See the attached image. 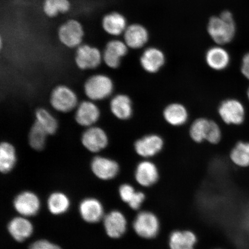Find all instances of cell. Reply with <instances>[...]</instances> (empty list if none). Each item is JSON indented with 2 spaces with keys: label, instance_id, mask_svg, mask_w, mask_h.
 <instances>
[{
  "label": "cell",
  "instance_id": "6da1fadb",
  "mask_svg": "<svg viewBox=\"0 0 249 249\" xmlns=\"http://www.w3.org/2000/svg\"><path fill=\"white\" fill-rule=\"evenodd\" d=\"M208 32L213 41L219 45H226L231 41L235 35L236 26L231 12L225 11L219 17L210 18Z\"/></svg>",
  "mask_w": 249,
  "mask_h": 249
},
{
  "label": "cell",
  "instance_id": "7a4b0ae2",
  "mask_svg": "<svg viewBox=\"0 0 249 249\" xmlns=\"http://www.w3.org/2000/svg\"><path fill=\"white\" fill-rule=\"evenodd\" d=\"M114 84L110 77L104 74H96L89 77L85 85V92L92 101H101L113 93Z\"/></svg>",
  "mask_w": 249,
  "mask_h": 249
},
{
  "label": "cell",
  "instance_id": "3957f363",
  "mask_svg": "<svg viewBox=\"0 0 249 249\" xmlns=\"http://www.w3.org/2000/svg\"><path fill=\"white\" fill-rule=\"evenodd\" d=\"M217 113L223 122L229 125H240L245 120L244 106L234 98L226 99L221 102L217 108Z\"/></svg>",
  "mask_w": 249,
  "mask_h": 249
},
{
  "label": "cell",
  "instance_id": "277c9868",
  "mask_svg": "<svg viewBox=\"0 0 249 249\" xmlns=\"http://www.w3.org/2000/svg\"><path fill=\"white\" fill-rule=\"evenodd\" d=\"M164 147V141L157 133H149L141 137L134 143V150L142 160H150L160 154Z\"/></svg>",
  "mask_w": 249,
  "mask_h": 249
},
{
  "label": "cell",
  "instance_id": "5b68a950",
  "mask_svg": "<svg viewBox=\"0 0 249 249\" xmlns=\"http://www.w3.org/2000/svg\"><path fill=\"white\" fill-rule=\"evenodd\" d=\"M85 36L83 27L79 21L71 19L59 28L58 39L62 45L68 48H78L82 45Z\"/></svg>",
  "mask_w": 249,
  "mask_h": 249
},
{
  "label": "cell",
  "instance_id": "8992f818",
  "mask_svg": "<svg viewBox=\"0 0 249 249\" xmlns=\"http://www.w3.org/2000/svg\"><path fill=\"white\" fill-rule=\"evenodd\" d=\"M133 229L140 237L154 238L160 231V221L157 216L151 212H141L134 221Z\"/></svg>",
  "mask_w": 249,
  "mask_h": 249
},
{
  "label": "cell",
  "instance_id": "52a82bcc",
  "mask_svg": "<svg viewBox=\"0 0 249 249\" xmlns=\"http://www.w3.org/2000/svg\"><path fill=\"white\" fill-rule=\"evenodd\" d=\"M77 103L75 92L69 87L58 86L52 91L51 104L55 110L68 113L77 107Z\"/></svg>",
  "mask_w": 249,
  "mask_h": 249
},
{
  "label": "cell",
  "instance_id": "ba28073f",
  "mask_svg": "<svg viewBox=\"0 0 249 249\" xmlns=\"http://www.w3.org/2000/svg\"><path fill=\"white\" fill-rule=\"evenodd\" d=\"M103 57L98 48L89 45H82L76 50L75 62L80 70H93L100 65Z\"/></svg>",
  "mask_w": 249,
  "mask_h": 249
},
{
  "label": "cell",
  "instance_id": "9c48e42d",
  "mask_svg": "<svg viewBox=\"0 0 249 249\" xmlns=\"http://www.w3.org/2000/svg\"><path fill=\"white\" fill-rule=\"evenodd\" d=\"M135 178L140 186L148 188L158 182L160 178V171L153 161L150 160H142L137 164Z\"/></svg>",
  "mask_w": 249,
  "mask_h": 249
},
{
  "label": "cell",
  "instance_id": "30bf717a",
  "mask_svg": "<svg viewBox=\"0 0 249 249\" xmlns=\"http://www.w3.org/2000/svg\"><path fill=\"white\" fill-rule=\"evenodd\" d=\"M82 142L87 150L96 153L107 147L108 139L107 133L101 127L91 126L83 133Z\"/></svg>",
  "mask_w": 249,
  "mask_h": 249
},
{
  "label": "cell",
  "instance_id": "8fae6325",
  "mask_svg": "<svg viewBox=\"0 0 249 249\" xmlns=\"http://www.w3.org/2000/svg\"><path fill=\"white\" fill-rule=\"evenodd\" d=\"M163 120L173 127L184 125L189 118V113L185 106L180 102H171L164 107L162 112Z\"/></svg>",
  "mask_w": 249,
  "mask_h": 249
},
{
  "label": "cell",
  "instance_id": "7c38bea8",
  "mask_svg": "<svg viewBox=\"0 0 249 249\" xmlns=\"http://www.w3.org/2000/svg\"><path fill=\"white\" fill-rule=\"evenodd\" d=\"M128 47L124 42L120 40H112L105 47L102 54L103 61L112 69L120 67L121 60L127 53Z\"/></svg>",
  "mask_w": 249,
  "mask_h": 249
},
{
  "label": "cell",
  "instance_id": "4fadbf2b",
  "mask_svg": "<svg viewBox=\"0 0 249 249\" xmlns=\"http://www.w3.org/2000/svg\"><path fill=\"white\" fill-rule=\"evenodd\" d=\"M14 205L15 209L24 217L36 215L40 209L39 199L35 194L31 192H24L15 198Z\"/></svg>",
  "mask_w": 249,
  "mask_h": 249
},
{
  "label": "cell",
  "instance_id": "5bb4252c",
  "mask_svg": "<svg viewBox=\"0 0 249 249\" xmlns=\"http://www.w3.org/2000/svg\"><path fill=\"white\" fill-rule=\"evenodd\" d=\"M91 169L98 178L110 180L116 177L120 171L119 164L111 159L103 157H96L93 159Z\"/></svg>",
  "mask_w": 249,
  "mask_h": 249
},
{
  "label": "cell",
  "instance_id": "9a60e30c",
  "mask_svg": "<svg viewBox=\"0 0 249 249\" xmlns=\"http://www.w3.org/2000/svg\"><path fill=\"white\" fill-rule=\"evenodd\" d=\"M165 56L160 50L156 48L145 49L140 57V65L146 72L157 73L165 64Z\"/></svg>",
  "mask_w": 249,
  "mask_h": 249
},
{
  "label": "cell",
  "instance_id": "2e32d148",
  "mask_svg": "<svg viewBox=\"0 0 249 249\" xmlns=\"http://www.w3.org/2000/svg\"><path fill=\"white\" fill-rule=\"evenodd\" d=\"M104 227L109 237L119 238L126 231L127 221L125 216L121 212H110L104 218Z\"/></svg>",
  "mask_w": 249,
  "mask_h": 249
},
{
  "label": "cell",
  "instance_id": "e0dca14e",
  "mask_svg": "<svg viewBox=\"0 0 249 249\" xmlns=\"http://www.w3.org/2000/svg\"><path fill=\"white\" fill-rule=\"evenodd\" d=\"M100 110L91 101H84L78 105L75 119L81 126L91 127L100 117Z\"/></svg>",
  "mask_w": 249,
  "mask_h": 249
},
{
  "label": "cell",
  "instance_id": "ac0fdd59",
  "mask_svg": "<svg viewBox=\"0 0 249 249\" xmlns=\"http://www.w3.org/2000/svg\"><path fill=\"white\" fill-rule=\"evenodd\" d=\"M148 38V31L139 24L127 26L124 33V42L128 48L132 49L142 48L147 43Z\"/></svg>",
  "mask_w": 249,
  "mask_h": 249
},
{
  "label": "cell",
  "instance_id": "d6986e66",
  "mask_svg": "<svg viewBox=\"0 0 249 249\" xmlns=\"http://www.w3.org/2000/svg\"><path fill=\"white\" fill-rule=\"evenodd\" d=\"M81 216L86 222L94 223L99 222L104 217V208L100 201L95 198H86L79 206Z\"/></svg>",
  "mask_w": 249,
  "mask_h": 249
},
{
  "label": "cell",
  "instance_id": "ffe728a7",
  "mask_svg": "<svg viewBox=\"0 0 249 249\" xmlns=\"http://www.w3.org/2000/svg\"><path fill=\"white\" fill-rule=\"evenodd\" d=\"M110 110L118 120L124 121L130 119L133 113L131 99L124 94L115 96L110 102Z\"/></svg>",
  "mask_w": 249,
  "mask_h": 249
},
{
  "label": "cell",
  "instance_id": "44dd1931",
  "mask_svg": "<svg viewBox=\"0 0 249 249\" xmlns=\"http://www.w3.org/2000/svg\"><path fill=\"white\" fill-rule=\"evenodd\" d=\"M205 61L211 69L222 71L229 67L230 57L226 49L216 46L208 50L205 55Z\"/></svg>",
  "mask_w": 249,
  "mask_h": 249
},
{
  "label": "cell",
  "instance_id": "7402d4cb",
  "mask_svg": "<svg viewBox=\"0 0 249 249\" xmlns=\"http://www.w3.org/2000/svg\"><path fill=\"white\" fill-rule=\"evenodd\" d=\"M102 26L106 33L114 36L124 34L127 27L125 18L116 12L106 15L102 18Z\"/></svg>",
  "mask_w": 249,
  "mask_h": 249
},
{
  "label": "cell",
  "instance_id": "603a6c76",
  "mask_svg": "<svg viewBox=\"0 0 249 249\" xmlns=\"http://www.w3.org/2000/svg\"><path fill=\"white\" fill-rule=\"evenodd\" d=\"M9 233L15 240L23 242L32 235L33 226L26 217H17L10 221L8 226Z\"/></svg>",
  "mask_w": 249,
  "mask_h": 249
},
{
  "label": "cell",
  "instance_id": "cb8c5ba5",
  "mask_svg": "<svg viewBox=\"0 0 249 249\" xmlns=\"http://www.w3.org/2000/svg\"><path fill=\"white\" fill-rule=\"evenodd\" d=\"M211 121L205 117H199L193 121L189 129V135L193 142L197 144L207 142Z\"/></svg>",
  "mask_w": 249,
  "mask_h": 249
},
{
  "label": "cell",
  "instance_id": "d4e9b609",
  "mask_svg": "<svg viewBox=\"0 0 249 249\" xmlns=\"http://www.w3.org/2000/svg\"><path fill=\"white\" fill-rule=\"evenodd\" d=\"M197 236L191 231H176L169 239L170 249H194Z\"/></svg>",
  "mask_w": 249,
  "mask_h": 249
},
{
  "label": "cell",
  "instance_id": "484cf974",
  "mask_svg": "<svg viewBox=\"0 0 249 249\" xmlns=\"http://www.w3.org/2000/svg\"><path fill=\"white\" fill-rule=\"evenodd\" d=\"M17 162V155L14 146L8 142H2L0 146V170L8 173L14 169Z\"/></svg>",
  "mask_w": 249,
  "mask_h": 249
},
{
  "label": "cell",
  "instance_id": "4316f807",
  "mask_svg": "<svg viewBox=\"0 0 249 249\" xmlns=\"http://www.w3.org/2000/svg\"><path fill=\"white\" fill-rule=\"evenodd\" d=\"M230 159L236 166H249V142H236L230 153Z\"/></svg>",
  "mask_w": 249,
  "mask_h": 249
},
{
  "label": "cell",
  "instance_id": "83f0119b",
  "mask_svg": "<svg viewBox=\"0 0 249 249\" xmlns=\"http://www.w3.org/2000/svg\"><path fill=\"white\" fill-rule=\"evenodd\" d=\"M49 210L52 214L58 215L66 213L70 206V201L62 193L55 192L49 196L48 201Z\"/></svg>",
  "mask_w": 249,
  "mask_h": 249
},
{
  "label": "cell",
  "instance_id": "f1b7e54d",
  "mask_svg": "<svg viewBox=\"0 0 249 249\" xmlns=\"http://www.w3.org/2000/svg\"><path fill=\"white\" fill-rule=\"evenodd\" d=\"M70 8L69 0H45L43 4V12L47 17L51 18L67 13Z\"/></svg>",
  "mask_w": 249,
  "mask_h": 249
},
{
  "label": "cell",
  "instance_id": "f546056e",
  "mask_svg": "<svg viewBox=\"0 0 249 249\" xmlns=\"http://www.w3.org/2000/svg\"><path fill=\"white\" fill-rule=\"evenodd\" d=\"M36 122L38 123L48 135H53L57 131V121L45 109L40 108L36 114Z\"/></svg>",
  "mask_w": 249,
  "mask_h": 249
},
{
  "label": "cell",
  "instance_id": "4dcf8cb0",
  "mask_svg": "<svg viewBox=\"0 0 249 249\" xmlns=\"http://www.w3.org/2000/svg\"><path fill=\"white\" fill-rule=\"evenodd\" d=\"M48 135L45 130L36 121L29 133V140L31 147L36 150H41L45 147Z\"/></svg>",
  "mask_w": 249,
  "mask_h": 249
},
{
  "label": "cell",
  "instance_id": "1f68e13d",
  "mask_svg": "<svg viewBox=\"0 0 249 249\" xmlns=\"http://www.w3.org/2000/svg\"><path fill=\"white\" fill-rule=\"evenodd\" d=\"M222 139V131L219 124L216 121L212 120L211 127L207 142L211 144H219Z\"/></svg>",
  "mask_w": 249,
  "mask_h": 249
},
{
  "label": "cell",
  "instance_id": "d6a6232c",
  "mask_svg": "<svg viewBox=\"0 0 249 249\" xmlns=\"http://www.w3.org/2000/svg\"><path fill=\"white\" fill-rule=\"evenodd\" d=\"M137 191L131 185L124 183L120 187L119 194L121 200L127 204L132 200Z\"/></svg>",
  "mask_w": 249,
  "mask_h": 249
},
{
  "label": "cell",
  "instance_id": "836d02e7",
  "mask_svg": "<svg viewBox=\"0 0 249 249\" xmlns=\"http://www.w3.org/2000/svg\"><path fill=\"white\" fill-rule=\"evenodd\" d=\"M29 249H61L58 245L47 240H39L30 245Z\"/></svg>",
  "mask_w": 249,
  "mask_h": 249
},
{
  "label": "cell",
  "instance_id": "e575fe53",
  "mask_svg": "<svg viewBox=\"0 0 249 249\" xmlns=\"http://www.w3.org/2000/svg\"><path fill=\"white\" fill-rule=\"evenodd\" d=\"M145 199L144 193L137 191L135 197L128 204L129 206L133 210H138L142 206Z\"/></svg>",
  "mask_w": 249,
  "mask_h": 249
},
{
  "label": "cell",
  "instance_id": "d590c367",
  "mask_svg": "<svg viewBox=\"0 0 249 249\" xmlns=\"http://www.w3.org/2000/svg\"><path fill=\"white\" fill-rule=\"evenodd\" d=\"M241 71L243 75L249 80V52L242 58Z\"/></svg>",
  "mask_w": 249,
  "mask_h": 249
},
{
  "label": "cell",
  "instance_id": "8d00e7d4",
  "mask_svg": "<svg viewBox=\"0 0 249 249\" xmlns=\"http://www.w3.org/2000/svg\"><path fill=\"white\" fill-rule=\"evenodd\" d=\"M247 96H248V98L249 100V87L248 89V91H247Z\"/></svg>",
  "mask_w": 249,
  "mask_h": 249
}]
</instances>
